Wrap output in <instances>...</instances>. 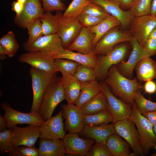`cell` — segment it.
I'll return each instance as SVG.
<instances>
[{"label":"cell","mask_w":156,"mask_h":156,"mask_svg":"<svg viewBox=\"0 0 156 156\" xmlns=\"http://www.w3.org/2000/svg\"><path fill=\"white\" fill-rule=\"evenodd\" d=\"M137 78L130 79L124 76L118 71L116 65H113L109 68L105 82L116 96L132 105L135 93L142 88Z\"/></svg>","instance_id":"obj_1"},{"label":"cell","mask_w":156,"mask_h":156,"mask_svg":"<svg viewBox=\"0 0 156 156\" xmlns=\"http://www.w3.org/2000/svg\"><path fill=\"white\" fill-rule=\"evenodd\" d=\"M61 78L56 76L43 96L38 113L45 121L50 118L57 105L65 99Z\"/></svg>","instance_id":"obj_2"},{"label":"cell","mask_w":156,"mask_h":156,"mask_svg":"<svg viewBox=\"0 0 156 156\" xmlns=\"http://www.w3.org/2000/svg\"><path fill=\"white\" fill-rule=\"evenodd\" d=\"M132 112L129 118L136 125L144 155L156 145V136L153 126L148 120L137 110L135 103L132 104Z\"/></svg>","instance_id":"obj_3"},{"label":"cell","mask_w":156,"mask_h":156,"mask_svg":"<svg viewBox=\"0 0 156 156\" xmlns=\"http://www.w3.org/2000/svg\"><path fill=\"white\" fill-rule=\"evenodd\" d=\"M29 73L31 80L33 93L31 112H38L42 98L47 88L56 76L31 67Z\"/></svg>","instance_id":"obj_4"},{"label":"cell","mask_w":156,"mask_h":156,"mask_svg":"<svg viewBox=\"0 0 156 156\" xmlns=\"http://www.w3.org/2000/svg\"><path fill=\"white\" fill-rule=\"evenodd\" d=\"M128 51L127 44L121 43L116 45L107 54L98 57L96 66L94 68L97 79H105L109 68L113 65L123 62L127 57Z\"/></svg>","instance_id":"obj_5"},{"label":"cell","mask_w":156,"mask_h":156,"mask_svg":"<svg viewBox=\"0 0 156 156\" xmlns=\"http://www.w3.org/2000/svg\"><path fill=\"white\" fill-rule=\"evenodd\" d=\"M1 107L5 112L3 117L7 122L8 129L18 124L40 126L45 121L38 112H31L29 113H25L18 111L11 107L7 102L2 103Z\"/></svg>","instance_id":"obj_6"},{"label":"cell","mask_w":156,"mask_h":156,"mask_svg":"<svg viewBox=\"0 0 156 156\" xmlns=\"http://www.w3.org/2000/svg\"><path fill=\"white\" fill-rule=\"evenodd\" d=\"M133 38L130 31L120 30L117 27L111 29L97 42L93 48L96 55H105L111 51L118 44L130 42Z\"/></svg>","instance_id":"obj_7"},{"label":"cell","mask_w":156,"mask_h":156,"mask_svg":"<svg viewBox=\"0 0 156 156\" xmlns=\"http://www.w3.org/2000/svg\"><path fill=\"white\" fill-rule=\"evenodd\" d=\"M135 125L129 118L115 122L114 126L116 133L125 139L132 149L133 152L131 156H143L144 154Z\"/></svg>","instance_id":"obj_8"},{"label":"cell","mask_w":156,"mask_h":156,"mask_svg":"<svg viewBox=\"0 0 156 156\" xmlns=\"http://www.w3.org/2000/svg\"><path fill=\"white\" fill-rule=\"evenodd\" d=\"M57 11L58 26L57 34L61 40L64 48L67 49L78 36L83 26L77 17L66 18L60 11Z\"/></svg>","instance_id":"obj_9"},{"label":"cell","mask_w":156,"mask_h":156,"mask_svg":"<svg viewBox=\"0 0 156 156\" xmlns=\"http://www.w3.org/2000/svg\"><path fill=\"white\" fill-rule=\"evenodd\" d=\"M23 45L27 52L43 51L53 57L62 53L65 49L57 34L43 35L31 43L24 42Z\"/></svg>","instance_id":"obj_10"},{"label":"cell","mask_w":156,"mask_h":156,"mask_svg":"<svg viewBox=\"0 0 156 156\" xmlns=\"http://www.w3.org/2000/svg\"><path fill=\"white\" fill-rule=\"evenodd\" d=\"M18 61L50 74H55L58 72L53 57L43 51L28 52L23 53L19 56Z\"/></svg>","instance_id":"obj_11"},{"label":"cell","mask_w":156,"mask_h":156,"mask_svg":"<svg viewBox=\"0 0 156 156\" xmlns=\"http://www.w3.org/2000/svg\"><path fill=\"white\" fill-rule=\"evenodd\" d=\"M99 83L107 100L108 109L112 115L113 123L129 118L132 112V105L116 97L105 82Z\"/></svg>","instance_id":"obj_12"},{"label":"cell","mask_w":156,"mask_h":156,"mask_svg":"<svg viewBox=\"0 0 156 156\" xmlns=\"http://www.w3.org/2000/svg\"><path fill=\"white\" fill-rule=\"evenodd\" d=\"M129 26L130 31L143 47L149 36L156 26V16L151 14L134 16Z\"/></svg>","instance_id":"obj_13"},{"label":"cell","mask_w":156,"mask_h":156,"mask_svg":"<svg viewBox=\"0 0 156 156\" xmlns=\"http://www.w3.org/2000/svg\"><path fill=\"white\" fill-rule=\"evenodd\" d=\"M40 126L29 125L25 127L15 126L9 129L14 147L20 146H34L39 137Z\"/></svg>","instance_id":"obj_14"},{"label":"cell","mask_w":156,"mask_h":156,"mask_svg":"<svg viewBox=\"0 0 156 156\" xmlns=\"http://www.w3.org/2000/svg\"><path fill=\"white\" fill-rule=\"evenodd\" d=\"M66 153L77 156H86L94 144L93 139L80 137L78 133L65 134L62 139Z\"/></svg>","instance_id":"obj_15"},{"label":"cell","mask_w":156,"mask_h":156,"mask_svg":"<svg viewBox=\"0 0 156 156\" xmlns=\"http://www.w3.org/2000/svg\"><path fill=\"white\" fill-rule=\"evenodd\" d=\"M62 117L61 109L57 115L47 119L40 126V138L62 140L66 134Z\"/></svg>","instance_id":"obj_16"},{"label":"cell","mask_w":156,"mask_h":156,"mask_svg":"<svg viewBox=\"0 0 156 156\" xmlns=\"http://www.w3.org/2000/svg\"><path fill=\"white\" fill-rule=\"evenodd\" d=\"M132 47V51L127 60L116 65V68L122 75L130 79L133 77L134 69L138 63L142 59L148 57L144 48L133 38L130 42Z\"/></svg>","instance_id":"obj_17"},{"label":"cell","mask_w":156,"mask_h":156,"mask_svg":"<svg viewBox=\"0 0 156 156\" xmlns=\"http://www.w3.org/2000/svg\"><path fill=\"white\" fill-rule=\"evenodd\" d=\"M63 117L65 119L64 129L70 133H79L84 125L82 122L83 114L80 107L73 104L61 105Z\"/></svg>","instance_id":"obj_18"},{"label":"cell","mask_w":156,"mask_h":156,"mask_svg":"<svg viewBox=\"0 0 156 156\" xmlns=\"http://www.w3.org/2000/svg\"><path fill=\"white\" fill-rule=\"evenodd\" d=\"M44 11L40 0H27L21 14L18 16H15L14 22L19 27L26 28L28 23L40 18Z\"/></svg>","instance_id":"obj_19"},{"label":"cell","mask_w":156,"mask_h":156,"mask_svg":"<svg viewBox=\"0 0 156 156\" xmlns=\"http://www.w3.org/2000/svg\"><path fill=\"white\" fill-rule=\"evenodd\" d=\"M102 7L110 15L116 18L124 28L129 26L134 16L129 11H125L120 6L119 3L111 0H89Z\"/></svg>","instance_id":"obj_20"},{"label":"cell","mask_w":156,"mask_h":156,"mask_svg":"<svg viewBox=\"0 0 156 156\" xmlns=\"http://www.w3.org/2000/svg\"><path fill=\"white\" fill-rule=\"evenodd\" d=\"M94 37V34L88 28L83 27L78 36L67 49L85 54L93 53L92 41Z\"/></svg>","instance_id":"obj_21"},{"label":"cell","mask_w":156,"mask_h":156,"mask_svg":"<svg viewBox=\"0 0 156 156\" xmlns=\"http://www.w3.org/2000/svg\"><path fill=\"white\" fill-rule=\"evenodd\" d=\"M61 73L65 99L68 104H74L80 93L81 82L73 75L63 72Z\"/></svg>","instance_id":"obj_22"},{"label":"cell","mask_w":156,"mask_h":156,"mask_svg":"<svg viewBox=\"0 0 156 156\" xmlns=\"http://www.w3.org/2000/svg\"><path fill=\"white\" fill-rule=\"evenodd\" d=\"M38 144V156H63L66 154L62 139L40 138Z\"/></svg>","instance_id":"obj_23"},{"label":"cell","mask_w":156,"mask_h":156,"mask_svg":"<svg viewBox=\"0 0 156 156\" xmlns=\"http://www.w3.org/2000/svg\"><path fill=\"white\" fill-rule=\"evenodd\" d=\"M82 131L96 142L103 144H106L107 139L109 135L116 133L114 125L108 124L93 126L84 125Z\"/></svg>","instance_id":"obj_24"},{"label":"cell","mask_w":156,"mask_h":156,"mask_svg":"<svg viewBox=\"0 0 156 156\" xmlns=\"http://www.w3.org/2000/svg\"><path fill=\"white\" fill-rule=\"evenodd\" d=\"M134 69L137 78L140 81H146L156 78V61L150 57L142 59Z\"/></svg>","instance_id":"obj_25"},{"label":"cell","mask_w":156,"mask_h":156,"mask_svg":"<svg viewBox=\"0 0 156 156\" xmlns=\"http://www.w3.org/2000/svg\"><path fill=\"white\" fill-rule=\"evenodd\" d=\"M106 144L113 156H130V146L116 133L112 134L107 139Z\"/></svg>","instance_id":"obj_26"},{"label":"cell","mask_w":156,"mask_h":156,"mask_svg":"<svg viewBox=\"0 0 156 156\" xmlns=\"http://www.w3.org/2000/svg\"><path fill=\"white\" fill-rule=\"evenodd\" d=\"M53 58L69 59L94 69L96 66L98 59V57L94 53L85 54L75 52L67 49H65L62 53L54 57Z\"/></svg>","instance_id":"obj_27"},{"label":"cell","mask_w":156,"mask_h":156,"mask_svg":"<svg viewBox=\"0 0 156 156\" xmlns=\"http://www.w3.org/2000/svg\"><path fill=\"white\" fill-rule=\"evenodd\" d=\"M107 100L101 90L80 107L83 114L90 115L108 109Z\"/></svg>","instance_id":"obj_28"},{"label":"cell","mask_w":156,"mask_h":156,"mask_svg":"<svg viewBox=\"0 0 156 156\" xmlns=\"http://www.w3.org/2000/svg\"><path fill=\"white\" fill-rule=\"evenodd\" d=\"M121 25L120 21L115 17L111 15L104 19L97 25L88 28L94 35L92 41L94 47L101 38L113 28Z\"/></svg>","instance_id":"obj_29"},{"label":"cell","mask_w":156,"mask_h":156,"mask_svg":"<svg viewBox=\"0 0 156 156\" xmlns=\"http://www.w3.org/2000/svg\"><path fill=\"white\" fill-rule=\"evenodd\" d=\"M81 85L79 95L75 103L79 107L102 90L100 83L96 80L81 82Z\"/></svg>","instance_id":"obj_30"},{"label":"cell","mask_w":156,"mask_h":156,"mask_svg":"<svg viewBox=\"0 0 156 156\" xmlns=\"http://www.w3.org/2000/svg\"><path fill=\"white\" fill-rule=\"evenodd\" d=\"M113 118L109 110L106 109L96 114H83L82 122L84 125L96 126L112 122Z\"/></svg>","instance_id":"obj_31"},{"label":"cell","mask_w":156,"mask_h":156,"mask_svg":"<svg viewBox=\"0 0 156 156\" xmlns=\"http://www.w3.org/2000/svg\"><path fill=\"white\" fill-rule=\"evenodd\" d=\"M40 19L42 23L43 35L57 34L58 17L56 13L53 15L51 12H46Z\"/></svg>","instance_id":"obj_32"},{"label":"cell","mask_w":156,"mask_h":156,"mask_svg":"<svg viewBox=\"0 0 156 156\" xmlns=\"http://www.w3.org/2000/svg\"><path fill=\"white\" fill-rule=\"evenodd\" d=\"M0 45L5 49L7 56L10 58L13 57L16 54L19 48L15 35L12 31H9L0 38Z\"/></svg>","instance_id":"obj_33"},{"label":"cell","mask_w":156,"mask_h":156,"mask_svg":"<svg viewBox=\"0 0 156 156\" xmlns=\"http://www.w3.org/2000/svg\"><path fill=\"white\" fill-rule=\"evenodd\" d=\"M134 102L138 112L142 114L156 110V103L145 98L141 94L140 90L135 93Z\"/></svg>","instance_id":"obj_34"},{"label":"cell","mask_w":156,"mask_h":156,"mask_svg":"<svg viewBox=\"0 0 156 156\" xmlns=\"http://www.w3.org/2000/svg\"><path fill=\"white\" fill-rule=\"evenodd\" d=\"M89 0H73L63 14L67 18H77L90 2Z\"/></svg>","instance_id":"obj_35"},{"label":"cell","mask_w":156,"mask_h":156,"mask_svg":"<svg viewBox=\"0 0 156 156\" xmlns=\"http://www.w3.org/2000/svg\"><path fill=\"white\" fill-rule=\"evenodd\" d=\"M73 75L81 82L90 81L97 79L94 68L81 64L79 65Z\"/></svg>","instance_id":"obj_36"},{"label":"cell","mask_w":156,"mask_h":156,"mask_svg":"<svg viewBox=\"0 0 156 156\" xmlns=\"http://www.w3.org/2000/svg\"><path fill=\"white\" fill-rule=\"evenodd\" d=\"M152 0H135L129 11L134 17L150 14Z\"/></svg>","instance_id":"obj_37"},{"label":"cell","mask_w":156,"mask_h":156,"mask_svg":"<svg viewBox=\"0 0 156 156\" xmlns=\"http://www.w3.org/2000/svg\"><path fill=\"white\" fill-rule=\"evenodd\" d=\"M55 63L58 72L73 75L80 64L73 60L66 59H55Z\"/></svg>","instance_id":"obj_38"},{"label":"cell","mask_w":156,"mask_h":156,"mask_svg":"<svg viewBox=\"0 0 156 156\" xmlns=\"http://www.w3.org/2000/svg\"><path fill=\"white\" fill-rule=\"evenodd\" d=\"M26 28L28 30L29 37L25 42L29 44L43 35L42 23L40 18L28 23Z\"/></svg>","instance_id":"obj_39"},{"label":"cell","mask_w":156,"mask_h":156,"mask_svg":"<svg viewBox=\"0 0 156 156\" xmlns=\"http://www.w3.org/2000/svg\"><path fill=\"white\" fill-rule=\"evenodd\" d=\"M82 12L104 19L111 16L101 6L91 2L85 6Z\"/></svg>","instance_id":"obj_40"},{"label":"cell","mask_w":156,"mask_h":156,"mask_svg":"<svg viewBox=\"0 0 156 156\" xmlns=\"http://www.w3.org/2000/svg\"><path fill=\"white\" fill-rule=\"evenodd\" d=\"M12 143L10 129L0 132V152L1 155L9 153L14 148Z\"/></svg>","instance_id":"obj_41"},{"label":"cell","mask_w":156,"mask_h":156,"mask_svg":"<svg viewBox=\"0 0 156 156\" xmlns=\"http://www.w3.org/2000/svg\"><path fill=\"white\" fill-rule=\"evenodd\" d=\"M8 153L10 156H38V148L34 146L14 147Z\"/></svg>","instance_id":"obj_42"},{"label":"cell","mask_w":156,"mask_h":156,"mask_svg":"<svg viewBox=\"0 0 156 156\" xmlns=\"http://www.w3.org/2000/svg\"><path fill=\"white\" fill-rule=\"evenodd\" d=\"M42 3L44 11H64L66 9L65 4L61 0H41Z\"/></svg>","instance_id":"obj_43"},{"label":"cell","mask_w":156,"mask_h":156,"mask_svg":"<svg viewBox=\"0 0 156 156\" xmlns=\"http://www.w3.org/2000/svg\"><path fill=\"white\" fill-rule=\"evenodd\" d=\"M83 27L88 28L95 26L104 19L81 12L77 17Z\"/></svg>","instance_id":"obj_44"},{"label":"cell","mask_w":156,"mask_h":156,"mask_svg":"<svg viewBox=\"0 0 156 156\" xmlns=\"http://www.w3.org/2000/svg\"><path fill=\"white\" fill-rule=\"evenodd\" d=\"M106 144L96 142L88 152L86 156H112Z\"/></svg>","instance_id":"obj_45"},{"label":"cell","mask_w":156,"mask_h":156,"mask_svg":"<svg viewBox=\"0 0 156 156\" xmlns=\"http://www.w3.org/2000/svg\"><path fill=\"white\" fill-rule=\"evenodd\" d=\"M148 57L156 54V39L148 38L145 42L143 47Z\"/></svg>","instance_id":"obj_46"},{"label":"cell","mask_w":156,"mask_h":156,"mask_svg":"<svg viewBox=\"0 0 156 156\" xmlns=\"http://www.w3.org/2000/svg\"><path fill=\"white\" fill-rule=\"evenodd\" d=\"M145 92L148 94H153L156 92V83L152 80L145 81L143 86Z\"/></svg>","instance_id":"obj_47"},{"label":"cell","mask_w":156,"mask_h":156,"mask_svg":"<svg viewBox=\"0 0 156 156\" xmlns=\"http://www.w3.org/2000/svg\"><path fill=\"white\" fill-rule=\"evenodd\" d=\"M12 9L16 13V16H18L22 13L24 8V5L17 1H13L11 4Z\"/></svg>","instance_id":"obj_48"},{"label":"cell","mask_w":156,"mask_h":156,"mask_svg":"<svg viewBox=\"0 0 156 156\" xmlns=\"http://www.w3.org/2000/svg\"><path fill=\"white\" fill-rule=\"evenodd\" d=\"M142 115L148 120L153 126L156 124V110L149 112Z\"/></svg>","instance_id":"obj_49"},{"label":"cell","mask_w":156,"mask_h":156,"mask_svg":"<svg viewBox=\"0 0 156 156\" xmlns=\"http://www.w3.org/2000/svg\"><path fill=\"white\" fill-rule=\"evenodd\" d=\"M135 0H120V6L122 9L131 8Z\"/></svg>","instance_id":"obj_50"},{"label":"cell","mask_w":156,"mask_h":156,"mask_svg":"<svg viewBox=\"0 0 156 156\" xmlns=\"http://www.w3.org/2000/svg\"><path fill=\"white\" fill-rule=\"evenodd\" d=\"M7 122L3 116L0 115V132H3L7 129Z\"/></svg>","instance_id":"obj_51"},{"label":"cell","mask_w":156,"mask_h":156,"mask_svg":"<svg viewBox=\"0 0 156 156\" xmlns=\"http://www.w3.org/2000/svg\"><path fill=\"white\" fill-rule=\"evenodd\" d=\"M7 56L6 51L4 48L0 45V59L3 60L6 58Z\"/></svg>","instance_id":"obj_52"},{"label":"cell","mask_w":156,"mask_h":156,"mask_svg":"<svg viewBox=\"0 0 156 156\" xmlns=\"http://www.w3.org/2000/svg\"><path fill=\"white\" fill-rule=\"evenodd\" d=\"M150 14L156 16V0H152Z\"/></svg>","instance_id":"obj_53"},{"label":"cell","mask_w":156,"mask_h":156,"mask_svg":"<svg viewBox=\"0 0 156 156\" xmlns=\"http://www.w3.org/2000/svg\"><path fill=\"white\" fill-rule=\"evenodd\" d=\"M149 38H153L156 39V26L151 32Z\"/></svg>","instance_id":"obj_54"},{"label":"cell","mask_w":156,"mask_h":156,"mask_svg":"<svg viewBox=\"0 0 156 156\" xmlns=\"http://www.w3.org/2000/svg\"><path fill=\"white\" fill-rule=\"evenodd\" d=\"M16 1L20 2L24 5L27 0H16Z\"/></svg>","instance_id":"obj_55"},{"label":"cell","mask_w":156,"mask_h":156,"mask_svg":"<svg viewBox=\"0 0 156 156\" xmlns=\"http://www.w3.org/2000/svg\"><path fill=\"white\" fill-rule=\"evenodd\" d=\"M153 131L154 133L156 136V124L153 126Z\"/></svg>","instance_id":"obj_56"},{"label":"cell","mask_w":156,"mask_h":156,"mask_svg":"<svg viewBox=\"0 0 156 156\" xmlns=\"http://www.w3.org/2000/svg\"><path fill=\"white\" fill-rule=\"evenodd\" d=\"M154 148L156 151V145H155L154 146ZM152 156H156V153L154 154H153L151 155Z\"/></svg>","instance_id":"obj_57"},{"label":"cell","mask_w":156,"mask_h":156,"mask_svg":"<svg viewBox=\"0 0 156 156\" xmlns=\"http://www.w3.org/2000/svg\"><path fill=\"white\" fill-rule=\"evenodd\" d=\"M111 0L113 1L118 3H120V0Z\"/></svg>","instance_id":"obj_58"},{"label":"cell","mask_w":156,"mask_h":156,"mask_svg":"<svg viewBox=\"0 0 156 156\" xmlns=\"http://www.w3.org/2000/svg\"><path fill=\"white\" fill-rule=\"evenodd\" d=\"M62 1H64L66 0H61Z\"/></svg>","instance_id":"obj_59"},{"label":"cell","mask_w":156,"mask_h":156,"mask_svg":"<svg viewBox=\"0 0 156 156\" xmlns=\"http://www.w3.org/2000/svg\"></svg>","instance_id":"obj_60"}]
</instances>
